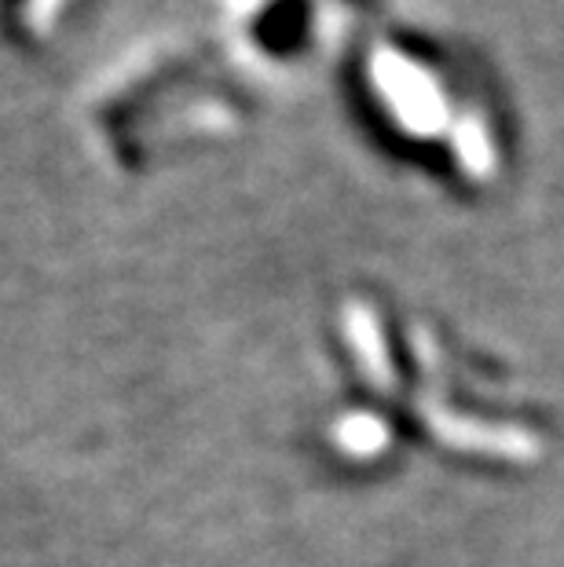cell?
<instances>
[{"instance_id":"obj_1","label":"cell","mask_w":564,"mask_h":567,"mask_svg":"<svg viewBox=\"0 0 564 567\" xmlns=\"http://www.w3.org/2000/svg\"><path fill=\"white\" fill-rule=\"evenodd\" d=\"M359 66L352 63V81L359 78V103L370 106L378 125L396 136H459L473 173H484L491 154L488 122L480 111H491L473 92H462V70L451 63L448 52L418 41H375L363 48Z\"/></svg>"},{"instance_id":"obj_2","label":"cell","mask_w":564,"mask_h":567,"mask_svg":"<svg viewBox=\"0 0 564 567\" xmlns=\"http://www.w3.org/2000/svg\"><path fill=\"white\" fill-rule=\"evenodd\" d=\"M78 4L81 0H0V19L8 22L11 41L41 44L59 33V27H66Z\"/></svg>"}]
</instances>
